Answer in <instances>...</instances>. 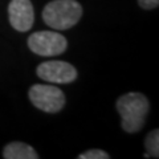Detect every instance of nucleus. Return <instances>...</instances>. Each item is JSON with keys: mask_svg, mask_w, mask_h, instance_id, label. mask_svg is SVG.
Returning a JSON list of instances; mask_svg holds the SVG:
<instances>
[{"mask_svg": "<svg viewBox=\"0 0 159 159\" xmlns=\"http://www.w3.org/2000/svg\"><path fill=\"white\" fill-rule=\"evenodd\" d=\"M78 158L80 159H109L110 155H109L107 152L102 151V150H97V148H94V150H89V151L80 154Z\"/></svg>", "mask_w": 159, "mask_h": 159, "instance_id": "nucleus-9", "label": "nucleus"}, {"mask_svg": "<svg viewBox=\"0 0 159 159\" xmlns=\"http://www.w3.org/2000/svg\"><path fill=\"white\" fill-rule=\"evenodd\" d=\"M28 47L39 56H58L65 52L68 47L66 39L57 32L40 31L32 33L28 39Z\"/></svg>", "mask_w": 159, "mask_h": 159, "instance_id": "nucleus-3", "label": "nucleus"}, {"mask_svg": "<svg viewBox=\"0 0 159 159\" xmlns=\"http://www.w3.org/2000/svg\"><path fill=\"white\" fill-rule=\"evenodd\" d=\"M37 76L48 82L69 84L77 78V70L65 61H45L37 66Z\"/></svg>", "mask_w": 159, "mask_h": 159, "instance_id": "nucleus-5", "label": "nucleus"}, {"mask_svg": "<svg viewBox=\"0 0 159 159\" xmlns=\"http://www.w3.org/2000/svg\"><path fill=\"white\" fill-rule=\"evenodd\" d=\"M159 131L157 130H152L148 133V135L146 137V158L148 157H154V158H158L159 157Z\"/></svg>", "mask_w": 159, "mask_h": 159, "instance_id": "nucleus-8", "label": "nucleus"}, {"mask_svg": "<svg viewBox=\"0 0 159 159\" xmlns=\"http://www.w3.org/2000/svg\"><path fill=\"white\" fill-rule=\"evenodd\" d=\"M138 3L143 9H152L158 7L159 0H138Z\"/></svg>", "mask_w": 159, "mask_h": 159, "instance_id": "nucleus-10", "label": "nucleus"}, {"mask_svg": "<svg viewBox=\"0 0 159 159\" xmlns=\"http://www.w3.org/2000/svg\"><path fill=\"white\" fill-rule=\"evenodd\" d=\"M3 157L6 159H37V152L27 143L11 142L4 147Z\"/></svg>", "mask_w": 159, "mask_h": 159, "instance_id": "nucleus-7", "label": "nucleus"}, {"mask_svg": "<svg viewBox=\"0 0 159 159\" xmlns=\"http://www.w3.org/2000/svg\"><path fill=\"white\" fill-rule=\"evenodd\" d=\"M82 16V8L76 0H53L43 11V19L48 27L58 31L74 27Z\"/></svg>", "mask_w": 159, "mask_h": 159, "instance_id": "nucleus-2", "label": "nucleus"}, {"mask_svg": "<svg viewBox=\"0 0 159 159\" xmlns=\"http://www.w3.org/2000/svg\"><path fill=\"white\" fill-rule=\"evenodd\" d=\"M29 99L34 106L45 113H57L65 105V96L52 85H33L29 89Z\"/></svg>", "mask_w": 159, "mask_h": 159, "instance_id": "nucleus-4", "label": "nucleus"}, {"mask_svg": "<svg viewBox=\"0 0 159 159\" xmlns=\"http://www.w3.org/2000/svg\"><path fill=\"white\" fill-rule=\"evenodd\" d=\"M117 110L121 116V126L127 133H137L145 125L148 113V101L141 93L123 94L117 101Z\"/></svg>", "mask_w": 159, "mask_h": 159, "instance_id": "nucleus-1", "label": "nucleus"}, {"mask_svg": "<svg viewBox=\"0 0 159 159\" xmlns=\"http://www.w3.org/2000/svg\"><path fill=\"white\" fill-rule=\"evenodd\" d=\"M9 23L19 32H27L32 28L34 12L31 0H12L8 7Z\"/></svg>", "mask_w": 159, "mask_h": 159, "instance_id": "nucleus-6", "label": "nucleus"}]
</instances>
